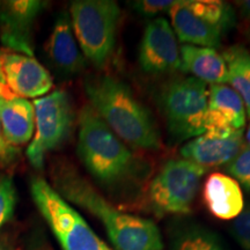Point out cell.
<instances>
[{
	"instance_id": "6da1fadb",
	"label": "cell",
	"mask_w": 250,
	"mask_h": 250,
	"mask_svg": "<svg viewBox=\"0 0 250 250\" xmlns=\"http://www.w3.org/2000/svg\"><path fill=\"white\" fill-rule=\"evenodd\" d=\"M51 177L52 188L59 196L101 221L116 250H164L160 229L154 221L115 208L67 161L56 162Z\"/></svg>"
},
{
	"instance_id": "7a4b0ae2",
	"label": "cell",
	"mask_w": 250,
	"mask_h": 250,
	"mask_svg": "<svg viewBox=\"0 0 250 250\" xmlns=\"http://www.w3.org/2000/svg\"><path fill=\"white\" fill-rule=\"evenodd\" d=\"M77 153L88 173L101 186L121 191L144 182L147 167L87 104L78 117Z\"/></svg>"
},
{
	"instance_id": "3957f363",
	"label": "cell",
	"mask_w": 250,
	"mask_h": 250,
	"mask_svg": "<svg viewBox=\"0 0 250 250\" xmlns=\"http://www.w3.org/2000/svg\"><path fill=\"white\" fill-rule=\"evenodd\" d=\"M88 104L124 144L142 151L161 147L154 118L126 83L111 76L90 77L85 81Z\"/></svg>"
},
{
	"instance_id": "277c9868",
	"label": "cell",
	"mask_w": 250,
	"mask_h": 250,
	"mask_svg": "<svg viewBox=\"0 0 250 250\" xmlns=\"http://www.w3.org/2000/svg\"><path fill=\"white\" fill-rule=\"evenodd\" d=\"M68 14L83 56L94 66H105L116 44L120 6L112 0H76Z\"/></svg>"
},
{
	"instance_id": "5b68a950",
	"label": "cell",
	"mask_w": 250,
	"mask_h": 250,
	"mask_svg": "<svg viewBox=\"0 0 250 250\" xmlns=\"http://www.w3.org/2000/svg\"><path fill=\"white\" fill-rule=\"evenodd\" d=\"M160 108L168 132L176 142H189L205 133L208 89L193 77L175 78L160 90Z\"/></svg>"
},
{
	"instance_id": "8992f818",
	"label": "cell",
	"mask_w": 250,
	"mask_h": 250,
	"mask_svg": "<svg viewBox=\"0 0 250 250\" xmlns=\"http://www.w3.org/2000/svg\"><path fill=\"white\" fill-rule=\"evenodd\" d=\"M30 193L62 250H111L44 179L30 180Z\"/></svg>"
},
{
	"instance_id": "52a82bcc",
	"label": "cell",
	"mask_w": 250,
	"mask_h": 250,
	"mask_svg": "<svg viewBox=\"0 0 250 250\" xmlns=\"http://www.w3.org/2000/svg\"><path fill=\"white\" fill-rule=\"evenodd\" d=\"M205 171V168L186 159L168 160L148 187L151 211L158 217L189 213Z\"/></svg>"
},
{
	"instance_id": "ba28073f",
	"label": "cell",
	"mask_w": 250,
	"mask_h": 250,
	"mask_svg": "<svg viewBox=\"0 0 250 250\" xmlns=\"http://www.w3.org/2000/svg\"><path fill=\"white\" fill-rule=\"evenodd\" d=\"M35 132L27 148V158L33 167L41 169L46 153L58 148L73 129L76 114L70 95L62 89L54 90L35 99Z\"/></svg>"
},
{
	"instance_id": "9c48e42d",
	"label": "cell",
	"mask_w": 250,
	"mask_h": 250,
	"mask_svg": "<svg viewBox=\"0 0 250 250\" xmlns=\"http://www.w3.org/2000/svg\"><path fill=\"white\" fill-rule=\"evenodd\" d=\"M139 65L148 74H168L181 70L180 48L170 23L158 17L144 30L139 46Z\"/></svg>"
},
{
	"instance_id": "30bf717a",
	"label": "cell",
	"mask_w": 250,
	"mask_h": 250,
	"mask_svg": "<svg viewBox=\"0 0 250 250\" xmlns=\"http://www.w3.org/2000/svg\"><path fill=\"white\" fill-rule=\"evenodd\" d=\"M0 71L9 92L18 98H42L54 87L50 72L30 56L1 50Z\"/></svg>"
},
{
	"instance_id": "8fae6325",
	"label": "cell",
	"mask_w": 250,
	"mask_h": 250,
	"mask_svg": "<svg viewBox=\"0 0 250 250\" xmlns=\"http://www.w3.org/2000/svg\"><path fill=\"white\" fill-rule=\"evenodd\" d=\"M45 5L39 0L0 2V42L5 50L34 57L33 27Z\"/></svg>"
},
{
	"instance_id": "7c38bea8",
	"label": "cell",
	"mask_w": 250,
	"mask_h": 250,
	"mask_svg": "<svg viewBox=\"0 0 250 250\" xmlns=\"http://www.w3.org/2000/svg\"><path fill=\"white\" fill-rule=\"evenodd\" d=\"M243 130L208 131L181 148V155L203 168L228 166L245 146Z\"/></svg>"
},
{
	"instance_id": "4fadbf2b",
	"label": "cell",
	"mask_w": 250,
	"mask_h": 250,
	"mask_svg": "<svg viewBox=\"0 0 250 250\" xmlns=\"http://www.w3.org/2000/svg\"><path fill=\"white\" fill-rule=\"evenodd\" d=\"M246 120V107L241 96L227 85H211L208 88L205 132L243 130Z\"/></svg>"
},
{
	"instance_id": "5bb4252c",
	"label": "cell",
	"mask_w": 250,
	"mask_h": 250,
	"mask_svg": "<svg viewBox=\"0 0 250 250\" xmlns=\"http://www.w3.org/2000/svg\"><path fill=\"white\" fill-rule=\"evenodd\" d=\"M45 51L56 67L65 73L77 74L85 68V57L78 46L67 12H62L56 19L51 34L46 41Z\"/></svg>"
},
{
	"instance_id": "9a60e30c",
	"label": "cell",
	"mask_w": 250,
	"mask_h": 250,
	"mask_svg": "<svg viewBox=\"0 0 250 250\" xmlns=\"http://www.w3.org/2000/svg\"><path fill=\"white\" fill-rule=\"evenodd\" d=\"M203 199L208 212L221 220L235 219L245 208L240 184L221 173L208 175L203 188Z\"/></svg>"
},
{
	"instance_id": "2e32d148",
	"label": "cell",
	"mask_w": 250,
	"mask_h": 250,
	"mask_svg": "<svg viewBox=\"0 0 250 250\" xmlns=\"http://www.w3.org/2000/svg\"><path fill=\"white\" fill-rule=\"evenodd\" d=\"M168 14L171 20L170 26L181 42L203 48L220 46L223 34L193 13L188 7L187 0L176 1Z\"/></svg>"
},
{
	"instance_id": "e0dca14e",
	"label": "cell",
	"mask_w": 250,
	"mask_h": 250,
	"mask_svg": "<svg viewBox=\"0 0 250 250\" xmlns=\"http://www.w3.org/2000/svg\"><path fill=\"white\" fill-rule=\"evenodd\" d=\"M181 70L211 85H225L228 81L226 62L215 49L183 44L180 48Z\"/></svg>"
},
{
	"instance_id": "ac0fdd59",
	"label": "cell",
	"mask_w": 250,
	"mask_h": 250,
	"mask_svg": "<svg viewBox=\"0 0 250 250\" xmlns=\"http://www.w3.org/2000/svg\"><path fill=\"white\" fill-rule=\"evenodd\" d=\"M0 122L5 138L18 147L30 142L35 131V110L33 102L18 98H0Z\"/></svg>"
},
{
	"instance_id": "d6986e66",
	"label": "cell",
	"mask_w": 250,
	"mask_h": 250,
	"mask_svg": "<svg viewBox=\"0 0 250 250\" xmlns=\"http://www.w3.org/2000/svg\"><path fill=\"white\" fill-rule=\"evenodd\" d=\"M228 70V81L241 96L247 117H250V52L241 45H233L223 54Z\"/></svg>"
},
{
	"instance_id": "ffe728a7",
	"label": "cell",
	"mask_w": 250,
	"mask_h": 250,
	"mask_svg": "<svg viewBox=\"0 0 250 250\" xmlns=\"http://www.w3.org/2000/svg\"><path fill=\"white\" fill-rule=\"evenodd\" d=\"M170 250H225L219 237L197 225L180 227L171 237Z\"/></svg>"
},
{
	"instance_id": "44dd1931",
	"label": "cell",
	"mask_w": 250,
	"mask_h": 250,
	"mask_svg": "<svg viewBox=\"0 0 250 250\" xmlns=\"http://www.w3.org/2000/svg\"><path fill=\"white\" fill-rule=\"evenodd\" d=\"M187 5L193 13L217 28L221 34L235 26V12L227 2L218 0H187Z\"/></svg>"
},
{
	"instance_id": "7402d4cb",
	"label": "cell",
	"mask_w": 250,
	"mask_h": 250,
	"mask_svg": "<svg viewBox=\"0 0 250 250\" xmlns=\"http://www.w3.org/2000/svg\"><path fill=\"white\" fill-rule=\"evenodd\" d=\"M18 196L14 181L9 175L0 176V229L14 215Z\"/></svg>"
},
{
	"instance_id": "603a6c76",
	"label": "cell",
	"mask_w": 250,
	"mask_h": 250,
	"mask_svg": "<svg viewBox=\"0 0 250 250\" xmlns=\"http://www.w3.org/2000/svg\"><path fill=\"white\" fill-rule=\"evenodd\" d=\"M227 171L230 177L250 191V146H243L235 159L227 166Z\"/></svg>"
},
{
	"instance_id": "cb8c5ba5",
	"label": "cell",
	"mask_w": 250,
	"mask_h": 250,
	"mask_svg": "<svg viewBox=\"0 0 250 250\" xmlns=\"http://www.w3.org/2000/svg\"><path fill=\"white\" fill-rule=\"evenodd\" d=\"M230 233L245 250H250V203L230 225Z\"/></svg>"
},
{
	"instance_id": "d4e9b609",
	"label": "cell",
	"mask_w": 250,
	"mask_h": 250,
	"mask_svg": "<svg viewBox=\"0 0 250 250\" xmlns=\"http://www.w3.org/2000/svg\"><path fill=\"white\" fill-rule=\"evenodd\" d=\"M175 4L171 0H139L132 2V7L143 17L155 19L158 14L168 13Z\"/></svg>"
},
{
	"instance_id": "484cf974",
	"label": "cell",
	"mask_w": 250,
	"mask_h": 250,
	"mask_svg": "<svg viewBox=\"0 0 250 250\" xmlns=\"http://www.w3.org/2000/svg\"><path fill=\"white\" fill-rule=\"evenodd\" d=\"M20 155L19 147L11 145L5 138L4 131H2L1 122H0V166H9L14 164Z\"/></svg>"
},
{
	"instance_id": "4316f807",
	"label": "cell",
	"mask_w": 250,
	"mask_h": 250,
	"mask_svg": "<svg viewBox=\"0 0 250 250\" xmlns=\"http://www.w3.org/2000/svg\"><path fill=\"white\" fill-rule=\"evenodd\" d=\"M239 9V15L250 26V0H243V1H236L235 2Z\"/></svg>"
},
{
	"instance_id": "83f0119b",
	"label": "cell",
	"mask_w": 250,
	"mask_h": 250,
	"mask_svg": "<svg viewBox=\"0 0 250 250\" xmlns=\"http://www.w3.org/2000/svg\"><path fill=\"white\" fill-rule=\"evenodd\" d=\"M1 51V50H0ZM13 94L9 92V89L7 88V86H6L5 81H4V78H2V74H1V71H0V98H4V99H7V98H13Z\"/></svg>"
},
{
	"instance_id": "f1b7e54d",
	"label": "cell",
	"mask_w": 250,
	"mask_h": 250,
	"mask_svg": "<svg viewBox=\"0 0 250 250\" xmlns=\"http://www.w3.org/2000/svg\"><path fill=\"white\" fill-rule=\"evenodd\" d=\"M0 250H11V243L6 236H0Z\"/></svg>"
},
{
	"instance_id": "f546056e",
	"label": "cell",
	"mask_w": 250,
	"mask_h": 250,
	"mask_svg": "<svg viewBox=\"0 0 250 250\" xmlns=\"http://www.w3.org/2000/svg\"><path fill=\"white\" fill-rule=\"evenodd\" d=\"M246 140H247V145L250 146V124H249L248 130H247V133H246Z\"/></svg>"
},
{
	"instance_id": "4dcf8cb0",
	"label": "cell",
	"mask_w": 250,
	"mask_h": 250,
	"mask_svg": "<svg viewBox=\"0 0 250 250\" xmlns=\"http://www.w3.org/2000/svg\"><path fill=\"white\" fill-rule=\"evenodd\" d=\"M247 37H248V40H249V43H250V26H249L248 29H247Z\"/></svg>"
}]
</instances>
